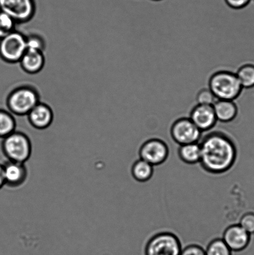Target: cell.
<instances>
[{
    "label": "cell",
    "mask_w": 254,
    "mask_h": 255,
    "mask_svg": "<svg viewBox=\"0 0 254 255\" xmlns=\"http://www.w3.org/2000/svg\"><path fill=\"white\" fill-rule=\"evenodd\" d=\"M243 89L237 75L230 72H218L210 79V89L217 100L235 101Z\"/></svg>",
    "instance_id": "obj_5"
},
{
    "label": "cell",
    "mask_w": 254,
    "mask_h": 255,
    "mask_svg": "<svg viewBox=\"0 0 254 255\" xmlns=\"http://www.w3.org/2000/svg\"><path fill=\"white\" fill-rule=\"evenodd\" d=\"M16 122L14 116L7 109H0V139L4 138L16 131Z\"/></svg>",
    "instance_id": "obj_18"
},
{
    "label": "cell",
    "mask_w": 254,
    "mask_h": 255,
    "mask_svg": "<svg viewBox=\"0 0 254 255\" xmlns=\"http://www.w3.org/2000/svg\"><path fill=\"white\" fill-rule=\"evenodd\" d=\"M199 142L201 147L199 164L207 173L225 174L235 166L238 158V147L230 132L213 128L203 133Z\"/></svg>",
    "instance_id": "obj_1"
},
{
    "label": "cell",
    "mask_w": 254,
    "mask_h": 255,
    "mask_svg": "<svg viewBox=\"0 0 254 255\" xmlns=\"http://www.w3.org/2000/svg\"><path fill=\"white\" fill-rule=\"evenodd\" d=\"M233 253L221 238L211 240L205 249L206 255H233Z\"/></svg>",
    "instance_id": "obj_20"
},
{
    "label": "cell",
    "mask_w": 254,
    "mask_h": 255,
    "mask_svg": "<svg viewBox=\"0 0 254 255\" xmlns=\"http://www.w3.org/2000/svg\"><path fill=\"white\" fill-rule=\"evenodd\" d=\"M153 1H161V0H153Z\"/></svg>",
    "instance_id": "obj_28"
},
{
    "label": "cell",
    "mask_w": 254,
    "mask_h": 255,
    "mask_svg": "<svg viewBox=\"0 0 254 255\" xmlns=\"http://www.w3.org/2000/svg\"><path fill=\"white\" fill-rule=\"evenodd\" d=\"M239 224L245 230L248 234H254V213L248 212L241 217Z\"/></svg>",
    "instance_id": "obj_24"
},
{
    "label": "cell",
    "mask_w": 254,
    "mask_h": 255,
    "mask_svg": "<svg viewBox=\"0 0 254 255\" xmlns=\"http://www.w3.org/2000/svg\"><path fill=\"white\" fill-rule=\"evenodd\" d=\"M5 186V182L4 178L3 167L2 164H0V190Z\"/></svg>",
    "instance_id": "obj_27"
},
{
    "label": "cell",
    "mask_w": 254,
    "mask_h": 255,
    "mask_svg": "<svg viewBox=\"0 0 254 255\" xmlns=\"http://www.w3.org/2000/svg\"><path fill=\"white\" fill-rule=\"evenodd\" d=\"M213 107L217 122L220 123H230L237 116L238 109L234 101L216 100Z\"/></svg>",
    "instance_id": "obj_15"
},
{
    "label": "cell",
    "mask_w": 254,
    "mask_h": 255,
    "mask_svg": "<svg viewBox=\"0 0 254 255\" xmlns=\"http://www.w3.org/2000/svg\"><path fill=\"white\" fill-rule=\"evenodd\" d=\"M0 11H1V7H0Z\"/></svg>",
    "instance_id": "obj_29"
},
{
    "label": "cell",
    "mask_w": 254,
    "mask_h": 255,
    "mask_svg": "<svg viewBox=\"0 0 254 255\" xmlns=\"http://www.w3.org/2000/svg\"><path fill=\"white\" fill-rule=\"evenodd\" d=\"M131 172L132 176L136 181L146 182L150 181L153 176L154 166L139 158L132 165Z\"/></svg>",
    "instance_id": "obj_17"
},
{
    "label": "cell",
    "mask_w": 254,
    "mask_h": 255,
    "mask_svg": "<svg viewBox=\"0 0 254 255\" xmlns=\"http://www.w3.org/2000/svg\"><path fill=\"white\" fill-rule=\"evenodd\" d=\"M180 255H206L205 249L199 244H189L183 247Z\"/></svg>",
    "instance_id": "obj_25"
},
{
    "label": "cell",
    "mask_w": 254,
    "mask_h": 255,
    "mask_svg": "<svg viewBox=\"0 0 254 255\" xmlns=\"http://www.w3.org/2000/svg\"><path fill=\"white\" fill-rule=\"evenodd\" d=\"M40 102L38 91L31 85L24 84L17 86L7 94L5 107L14 116H27Z\"/></svg>",
    "instance_id": "obj_2"
},
{
    "label": "cell",
    "mask_w": 254,
    "mask_h": 255,
    "mask_svg": "<svg viewBox=\"0 0 254 255\" xmlns=\"http://www.w3.org/2000/svg\"><path fill=\"white\" fill-rule=\"evenodd\" d=\"M0 7L17 24L31 21L36 12L34 0H0Z\"/></svg>",
    "instance_id": "obj_9"
},
{
    "label": "cell",
    "mask_w": 254,
    "mask_h": 255,
    "mask_svg": "<svg viewBox=\"0 0 254 255\" xmlns=\"http://www.w3.org/2000/svg\"><path fill=\"white\" fill-rule=\"evenodd\" d=\"M244 89H254V64H246L236 73Z\"/></svg>",
    "instance_id": "obj_19"
},
{
    "label": "cell",
    "mask_w": 254,
    "mask_h": 255,
    "mask_svg": "<svg viewBox=\"0 0 254 255\" xmlns=\"http://www.w3.org/2000/svg\"><path fill=\"white\" fill-rule=\"evenodd\" d=\"M27 117L32 127L43 130L51 126L54 121V112L49 105L40 102L29 112Z\"/></svg>",
    "instance_id": "obj_13"
},
{
    "label": "cell",
    "mask_w": 254,
    "mask_h": 255,
    "mask_svg": "<svg viewBox=\"0 0 254 255\" xmlns=\"http://www.w3.org/2000/svg\"><path fill=\"white\" fill-rule=\"evenodd\" d=\"M170 149L165 140L158 136L149 137L141 144L139 149V158L152 166H158L167 161Z\"/></svg>",
    "instance_id": "obj_7"
},
{
    "label": "cell",
    "mask_w": 254,
    "mask_h": 255,
    "mask_svg": "<svg viewBox=\"0 0 254 255\" xmlns=\"http://www.w3.org/2000/svg\"><path fill=\"white\" fill-rule=\"evenodd\" d=\"M26 50V36L16 29L0 39V59L5 64L19 63Z\"/></svg>",
    "instance_id": "obj_6"
},
{
    "label": "cell",
    "mask_w": 254,
    "mask_h": 255,
    "mask_svg": "<svg viewBox=\"0 0 254 255\" xmlns=\"http://www.w3.org/2000/svg\"><path fill=\"white\" fill-rule=\"evenodd\" d=\"M179 158L184 163L195 165L200 163L201 147L200 142L181 145L178 149Z\"/></svg>",
    "instance_id": "obj_16"
},
{
    "label": "cell",
    "mask_w": 254,
    "mask_h": 255,
    "mask_svg": "<svg viewBox=\"0 0 254 255\" xmlns=\"http://www.w3.org/2000/svg\"><path fill=\"white\" fill-rule=\"evenodd\" d=\"M169 135L174 142L181 146L200 142L203 132L190 119L183 118L174 122L170 127Z\"/></svg>",
    "instance_id": "obj_8"
},
{
    "label": "cell",
    "mask_w": 254,
    "mask_h": 255,
    "mask_svg": "<svg viewBox=\"0 0 254 255\" xmlns=\"http://www.w3.org/2000/svg\"><path fill=\"white\" fill-rule=\"evenodd\" d=\"M26 44L27 49L42 52H44L46 46L44 37L37 33H31L26 36Z\"/></svg>",
    "instance_id": "obj_22"
},
{
    "label": "cell",
    "mask_w": 254,
    "mask_h": 255,
    "mask_svg": "<svg viewBox=\"0 0 254 255\" xmlns=\"http://www.w3.org/2000/svg\"><path fill=\"white\" fill-rule=\"evenodd\" d=\"M2 164L5 186L10 188H17L25 183L28 176L25 163L7 160Z\"/></svg>",
    "instance_id": "obj_11"
},
{
    "label": "cell",
    "mask_w": 254,
    "mask_h": 255,
    "mask_svg": "<svg viewBox=\"0 0 254 255\" xmlns=\"http://www.w3.org/2000/svg\"><path fill=\"white\" fill-rule=\"evenodd\" d=\"M16 22L8 14L0 11V39L16 30Z\"/></svg>",
    "instance_id": "obj_21"
},
{
    "label": "cell",
    "mask_w": 254,
    "mask_h": 255,
    "mask_svg": "<svg viewBox=\"0 0 254 255\" xmlns=\"http://www.w3.org/2000/svg\"><path fill=\"white\" fill-rule=\"evenodd\" d=\"M217 99L214 96L210 89H203L199 92L196 97V102L198 105L205 106H213Z\"/></svg>",
    "instance_id": "obj_23"
},
{
    "label": "cell",
    "mask_w": 254,
    "mask_h": 255,
    "mask_svg": "<svg viewBox=\"0 0 254 255\" xmlns=\"http://www.w3.org/2000/svg\"><path fill=\"white\" fill-rule=\"evenodd\" d=\"M1 149L7 161L25 163L31 156L32 146L29 136L16 130L2 139Z\"/></svg>",
    "instance_id": "obj_4"
},
{
    "label": "cell",
    "mask_w": 254,
    "mask_h": 255,
    "mask_svg": "<svg viewBox=\"0 0 254 255\" xmlns=\"http://www.w3.org/2000/svg\"><path fill=\"white\" fill-rule=\"evenodd\" d=\"M229 6L234 9H243L250 5L252 0H225Z\"/></svg>",
    "instance_id": "obj_26"
},
{
    "label": "cell",
    "mask_w": 254,
    "mask_h": 255,
    "mask_svg": "<svg viewBox=\"0 0 254 255\" xmlns=\"http://www.w3.org/2000/svg\"><path fill=\"white\" fill-rule=\"evenodd\" d=\"M189 119L203 133L211 131L217 123L213 106L198 105L191 112Z\"/></svg>",
    "instance_id": "obj_12"
},
{
    "label": "cell",
    "mask_w": 254,
    "mask_h": 255,
    "mask_svg": "<svg viewBox=\"0 0 254 255\" xmlns=\"http://www.w3.org/2000/svg\"><path fill=\"white\" fill-rule=\"evenodd\" d=\"M221 239L231 251L240 252L248 248L251 242V235L240 224H232L226 227Z\"/></svg>",
    "instance_id": "obj_10"
},
{
    "label": "cell",
    "mask_w": 254,
    "mask_h": 255,
    "mask_svg": "<svg viewBox=\"0 0 254 255\" xmlns=\"http://www.w3.org/2000/svg\"><path fill=\"white\" fill-rule=\"evenodd\" d=\"M20 67L28 74H36L43 69L46 63L44 52L27 49L19 62Z\"/></svg>",
    "instance_id": "obj_14"
},
{
    "label": "cell",
    "mask_w": 254,
    "mask_h": 255,
    "mask_svg": "<svg viewBox=\"0 0 254 255\" xmlns=\"http://www.w3.org/2000/svg\"><path fill=\"white\" fill-rule=\"evenodd\" d=\"M183 247L180 237L168 230L152 235L144 246V255H180Z\"/></svg>",
    "instance_id": "obj_3"
}]
</instances>
